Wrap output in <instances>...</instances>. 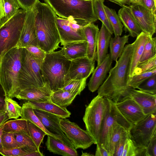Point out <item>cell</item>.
<instances>
[{"mask_svg":"<svg viewBox=\"0 0 156 156\" xmlns=\"http://www.w3.org/2000/svg\"><path fill=\"white\" fill-rule=\"evenodd\" d=\"M104 0H93V8L98 19L100 20L112 35L113 31L105 11Z\"/></svg>","mask_w":156,"mask_h":156,"instance_id":"32","label":"cell"},{"mask_svg":"<svg viewBox=\"0 0 156 156\" xmlns=\"http://www.w3.org/2000/svg\"><path fill=\"white\" fill-rule=\"evenodd\" d=\"M5 91L0 81V112H5L6 96Z\"/></svg>","mask_w":156,"mask_h":156,"instance_id":"51","label":"cell"},{"mask_svg":"<svg viewBox=\"0 0 156 156\" xmlns=\"http://www.w3.org/2000/svg\"><path fill=\"white\" fill-rule=\"evenodd\" d=\"M106 107L105 98L98 95L86 106L83 119L86 130L94 139L96 144L99 141Z\"/></svg>","mask_w":156,"mask_h":156,"instance_id":"9","label":"cell"},{"mask_svg":"<svg viewBox=\"0 0 156 156\" xmlns=\"http://www.w3.org/2000/svg\"><path fill=\"white\" fill-rule=\"evenodd\" d=\"M21 48L17 46L0 58V81L6 95L12 98L20 92L19 76L21 67Z\"/></svg>","mask_w":156,"mask_h":156,"instance_id":"3","label":"cell"},{"mask_svg":"<svg viewBox=\"0 0 156 156\" xmlns=\"http://www.w3.org/2000/svg\"><path fill=\"white\" fill-rule=\"evenodd\" d=\"M142 1L144 7L156 13V0H142Z\"/></svg>","mask_w":156,"mask_h":156,"instance_id":"52","label":"cell"},{"mask_svg":"<svg viewBox=\"0 0 156 156\" xmlns=\"http://www.w3.org/2000/svg\"><path fill=\"white\" fill-rule=\"evenodd\" d=\"M137 89L153 94H156V73L140 84Z\"/></svg>","mask_w":156,"mask_h":156,"instance_id":"44","label":"cell"},{"mask_svg":"<svg viewBox=\"0 0 156 156\" xmlns=\"http://www.w3.org/2000/svg\"><path fill=\"white\" fill-rule=\"evenodd\" d=\"M127 98L134 100L140 107L145 115L156 113V94L129 87L127 90L123 99Z\"/></svg>","mask_w":156,"mask_h":156,"instance_id":"16","label":"cell"},{"mask_svg":"<svg viewBox=\"0 0 156 156\" xmlns=\"http://www.w3.org/2000/svg\"><path fill=\"white\" fill-rule=\"evenodd\" d=\"M28 130L30 136L36 145L37 150L40 151V145L46 133L39 126L27 120Z\"/></svg>","mask_w":156,"mask_h":156,"instance_id":"36","label":"cell"},{"mask_svg":"<svg viewBox=\"0 0 156 156\" xmlns=\"http://www.w3.org/2000/svg\"><path fill=\"white\" fill-rule=\"evenodd\" d=\"M104 8L112 28L115 36H121L123 31V26L115 10L104 5Z\"/></svg>","mask_w":156,"mask_h":156,"instance_id":"33","label":"cell"},{"mask_svg":"<svg viewBox=\"0 0 156 156\" xmlns=\"http://www.w3.org/2000/svg\"><path fill=\"white\" fill-rule=\"evenodd\" d=\"M96 156H109L108 151L104 147L99 144H97Z\"/></svg>","mask_w":156,"mask_h":156,"instance_id":"53","label":"cell"},{"mask_svg":"<svg viewBox=\"0 0 156 156\" xmlns=\"http://www.w3.org/2000/svg\"><path fill=\"white\" fill-rule=\"evenodd\" d=\"M5 110L9 119H17L21 116L22 107L12 98L6 96L5 99Z\"/></svg>","mask_w":156,"mask_h":156,"instance_id":"37","label":"cell"},{"mask_svg":"<svg viewBox=\"0 0 156 156\" xmlns=\"http://www.w3.org/2000/svg\"><path fill=\"white\" fill-rule=\"evenodd\" d=\"M70 62L71 60L64 55L62 49L46 53L41 64V69L45 82L52 92L64 87L65 77Z\"/></svg>","mask_w":156,"mask_h":156,"instance_id":"5","label":"cell"},{"mask_svg":"<svg viewBox=\"0 0 156 156\" xmlns=\"http://www.w3.org/2000/svg\"><path fill=\"white\" fill-rule=\"evenodd\" d=\"M83 31L87 42L86 56L95 61L99 29L94 23H90L83 27Z\"/></svg>","mask_w":156,"mask_h":156,"instance_id":"22","label":"cell"},{"mask_svg":"<svg viewBox=\"0 0 156 156\" xmlns=\"http://www.w3.org/2000/svg\"><path fill=\"white\" fill-rule=\"evenodd\" d=\"M32 9L38 47L46 53L55 51L61 42L55 23L57 15L48 5L39 1Z\"/></svg>","mask_w":156,"mask_h":156,"instance_id":"2","label":"cell"},{"mask_svg":"<svg viewBox=\"0 0 156 156\" xmlns=\"http://www.w3.org/2000/svg\"><path fill=\"white\" fill-rule=\"evenodd\" d=\"M112 35L102 23L99 32L97 46L96 59L97 65H99L104 60L107 54Z\"/></svg>","mask_w":156,"mask_h":156,"instance_id":"24","label":"cell"},{"mask_svg":"<svg viewBox=\"0 0 156 156\" xmlns=\"http://www.w3.org/2000/svg\"><path fill=\"white\" fill-rule=\"evenodd\" d=\"M156 73V69H155L150 71L133 75L129 78L127 85L134 89L137 88L140 84Z\"/></svg>","mask_w":156,"mask_h":156,"instance_id":"40","label":"cell"},{"mask_svg":"<svg viewBox=\"0 0 156 156\" xmlns=\"http://www.w3.org/2000/svg\"><path fill=\"white\" fill-rule=\"evenodd\" d=\"M112 62L110 54H108L104 60L94 69L87 84L88 89L91 92L96 91L103 83Z\"/></svg>","mask_w":156,"mask_h":156,"instance_id":"19","label":"cell"},{"mask_svg":"<svg viewBox=\"0 0 156 156\" xmlns=\"http://www.w3.org/2000/svg\"><path fill=\"white\" fill-rule=\"evenodd\" d=\"M24 48L37 58L43 60L45 57L46 53L38 46L30 45Z\"/></svg>","mask_w":156,"mask_h":156,"instance_id":"47","label":"cell"},{"mask_svg":"<svg viewBox=\"0 0 156 156\" xmlns=\"http://www.w3.org/2000/svg\"><path fill=\"white\" fill-rule=\"evenodd\" d=\"M77 95L75 94L61 89L52 92L51 100L60 107L66 108L72 103Z\"/></svg>","mask_w":156,"mask_h":156,"instance_id":"29","label":"cell"},{"mask_svg":"<svg viewBox=\"0 0 156 156\" xmlns=\"http://www.w3.org/2000/svg\"><path fill=\"white\" fill-rule=\"evenodd\" d=\"M21 117V118L29 120L39 126L46 133L47 135H49L61 141L59 137L49 132L46 129L39 119L35 114L33 108L24 103L22 106Z\"/></svg>","mask_w":156,"mask_h":156,"instance_id":"31","label":"cell"},{"mask_svg":"<svg viewBox=\"0 0 156 156\" xmlns=\"http://www.w3.org/2000/svg\"><path fill=\"white\" fill-rule=\"evenodd\" d=\"M61 48L65 56L70 60L86 56L87 41L68 43Z\"/></svg>","mask_w":156,"mask_h":156,"instance_id":"27","label":"cell"},{"mask_svg":"<svg viewBox=\"0 0 156 156\" xmlns=\"http://www.w3.org/2000/svg\"><path fill=\"white\" fill-rule=\"evenodd\" d=\"M33 109L35 114L48 131L58 136L62 142L74 148L73 144L61 129L60 124L61 118L56 115L44 111Z\"/></svg>","mask_w":156,"mask_h":156,"instance_id":"15","label":"cell"},{"mask_svg":"<svg viewBox=\"0 0 156 156\" xmlns=\"http://www.w3.org/2000/svg\"><path fill=\"white\" fill-rule=\"evenodd\" d=\"M9 119L5 112H0V127Z\"/></svg>","mask_w":156,"mask_h":156,"instance_id":"55","label":"cell"},{"mask_svg":"<svg viewBox=\"0 0 156 156\" xmlns=\"http://www.w3.org/2000/svg\"><path fill=\"white\" fill-rule=\"evenodd\" d=\"M24 104L33 108L41 110L54 114L62 119L70 117L71 114L66 108L60 107L51 101L37 102L28 101Z\"/></svg>","mask_w":156,"mask_h":156,"instance_id":"23","label":"cell"},{"mask_svg":"<svg viewBox=\"0 0 156 156\" xmlns=\"http://www.w3.org/2000/svg\"><path fill=\"white\" fill-rule=\"evenodd\" d=\"M55 23L61 40V44L86 41L83 27L90 24L86 21L73 18L65 19L56 16Z\"/></svg>","mask_w":156,"mask_h":156,"instance_id":"10","label":"cell"},{"mask_svg":"<svg viewBox=\"0 0 156 156\" xmlns=\"http://www.w3.org/2000/svg\"><path fill=\"white\" fill-rule=\"evenodd\" d=\"M60 124L61 129L71 141L75 149H86L95 142L87 130L81 129L76 124L66 118H61Z\"/></svg>","mask_w":156,"mask_h":156,"instance_id":"12","label":"cell"},{"mask_svg":"<svg viewBox=\"0 0 156 156\" xmlns=\"http://www.w3.org/2000/svg\"><path fill=\"white\" fill-rule=\"evenodd\" d=\"M138 147L134 144L130 139H127L122 156H136Z\"/></svg>","mask_w":156,"mask_h":156,"instance_id":"46","label":"cell"},{"mask_svg":"<svg viewBox=\"0 0 156 156\" xmlns=\"http://www.w3.org/2000/svg\"><path fill=\"white\" fill-rule=\"evenodd\" d=\"M3 130L4 132L13 133H23L30 136L27 120L21 118L6 121L3 124Z\"/></svg>","mask_w":156,"mask_h":156,"instance_id":"30","label":"cell"},{"mask_svg":"<svg viewBox=\"0 0 156 156\" xmlns=\"http://www.w3.org/2000/svg\"><path fill=\"white\" fill-rule=\"evenodd\" d=\"M134 42L125 46L121 55L110 69L105 80L98 89V95L115 103L123 99L127 90L129 73Z\"/></svg>","mask_w":156,"mask_h":156,"instance_id":"1","label":"cell"},{"mask_svg":"<svg viewBox=\"0 0 156 156\" xmlns=\"http://www.w3.org/2000/svg\"><path fill=\"white\" fill-rule=\"evenodd\" d=\"M27 14V11L20 8L7 21L0 25V58L17 46Z\"/></svg>","mask_w":156,"mask_h":156,"instance_id":"7","label":"cell"},{"mask_svg":"<svg viewBox=\"0 0 156 156\" xmlns=\"http://www.w3.org/2000/svg\"><path fill=\"white\" fill-rule=\"evenodd\" d=\"M45 143L47 150L51 152L64 156H77V152L75 148H72L49 135Z\"/></svg>","mask_w":156,"mask_h":156,"instance_id":"25","label":"cell"},{"mask_svg":"<svg viewBox=\"0 0 156 156\" xmlns=\"http://www.w3.org/2000/svg\"><path fill=\"white\" fill-rule=\"evenodd\" d=\"M13 134L15 138L21 146L27 147L32 151H38L30 136L23 133Z\"/></svg>","mask_w":156,"mask_h":156,"instance_id":"43","label":"cell"},{"mask_svg":"<svg viewBox=\"0 0 156 156\" xmlns=\"http://www.w3.org/2000/svg\"><path fill=\"white\" fill-rule=\"evenodd\" d=\"M130 139L137 147L146 148L156 133V113L147 115L129 131Z\"/></svg>","mask_w":156,"mask_h":156,"instance_id":"11","label":"cell"},{"mask_svg":"<svg viewBox=\"0 0 156 156\" xmlns=\"http://www.w3.org/2000/svg\"><path fill=\"white\" fill-rule=\"evenodd\" d=\"M128 131L117 122L114 124L109 147V156H113L117 143Z\"/></svg>","mask_w":156,"mask_h":156,"instance_id":"34","label":"cell"},{"mask_svg":"<svg viewBox=\"0 0 156 156\" xmlns=\"http://www.w3.org/2000/svg\"><path fill=\"white\" fill-rule=\"evenodd\" d=\"M30 45L38 46L34 14L32 8L27 11L25 22L17 47L23 48Z\"/></svg>","mask_w":156,"mask_h":156,"instance_id":"17","label":"cell"},{"mask_svg":"<svg viewBox=\"0 0 156 156\" xmlns=\"http://www.w3.org/2000/svg\"><path fill=\"white\" fill-rule=\"evenodd\" d=\"M43 0L61 18H73L90 23L98 20L94 10L93 0Z\"/></svg>","mask_w":156,"mask_h":156,"instance_id":"4","label":"cell"},{"mask_svg":"<svg viewBox=\"0 0 156 156\" xmlns=\"http://www.w3.org/2000/svg\"><path fill=\"white\" fill-rule=\"evenodd\" d=\"M87 79L71 80L62 89L77 95H80L86 86Z\"/></svg>","mask_w":156,"mask_h":156,"instance_id":"42","label":"cell"},{"mask_svg":"<svg viewBox=\"0 0 156 156\" xmlns=\"http://www.w3.org/2000/svg\"><path fill=\"white\" fill-rule=\"evenodd\" d=\"M5 16L3 0H0V20Z\"/></svg>","mask_w":156,"mask_h":156,"instance_id":"56","label":"cell"},{"mask_svg":"<svg viewBox=\"0 0 156 156\" xmlns=\"http://www.w3.org/2000/svg\"><path fill=\"white\" fill-rule=\"evenodd\" d=\"M109 1L117 4L119 6L122 7L127 5H131L129 0H108Z\"/></svg>","mask_w":156,"mask_h":156,"instance_id":"54","label":"cell"},{"mask_svg":"<svg viewBox=\"0 0 156 156\" xmlns=\"http://www.w3.org/2000/svg\"><path fill=\"white\" fill-rule=\"evenodd\" d=\"M118 15L126 32L133 37L137 36L142 32L129 6H122L119 10Z\"/></svg>","mask_w":156,"mask_h":156,"instance_id":"21","label":"cell"},{"mask_svg":"<svg viewBox=\"0 0 156 156\" xmlns=\"http://www.w3.org/2000/svg\"><path fill=\"white\" fill-rule=\"evenodd\" d=\"M5 16L0 20V25L4 23L20 8L17 0H3Z\"/></svg>","mask_w":156,"mask_h":156,"instance_id":"38","label":"cell"},{"mask_svg":"<svg viewBox=\"0 0 156 156\" xmlns=\"http://www.w3.org/2000/svg\"><path fill=\"white\" fill-rule=\"evenodd\" d=\"M94 155L93 154L87 152H83V151H82V154L81 155V156H92Z\"/></svg>","mask_w":156,"mask_h":156,"instance_id":"59","label":"cell"},{"mask_svg":"<svg viewBox=\"0 0 156 156\" xmlns=\"http://www.w3.org/2000/svg\"><path fill=\"white\" fill-rule=\"evenodd\" d=\"M0 154L4 156H43L40 151H32L28 148L21 147L9 149L2 148Z\"/></svg>","mask_w":156,"mask_h":156,"instance_id":"35","label":"cell"},{"mask_svg":"<svg viewBox=\"0 0 156 156\" xmlns=\"http://www.w3.org/2000/svg\"><path fill=\"white\" fill-rule=\"evenodd\" d=\"M150 35L146 42L143 54L139 62H141L156 55V38Z\"/></svg>","mask_w":156,"mask_h":156,"instance_id":"39","label":"cell"},{"mask_svg":"<svg viewBox=\"0 0 156 156\" xmlns=\"http://www.w3.org/2000/svg\"><path fill=\"white\" fill-rule=\"evenodd\" d=\"M149 35L142 31L136 37L134 42V47L133 51L130 65L129 73V78L132 76L136 66L139 62L143 54L144 46Z\"/></svg>","mask_w":156,"mask_h":156,"instance_id":"26","label":"cell"},{"mask_svg":"<svg viewBox=\"0 0 156 156\" xmlns=\"http://www.w3.org/2000/svg\"><path fill=\"white\" fill-rule=\"evenodd\" d=\"M52 92L49 85L47 83L43 87L27 88L23 90L15 98L19 100L37 102L51 101V96Z\"/></svg>","mask_w":156,"mask_h":156,"instance_id":"20","label":"cell"},{"mask_svg":"<svg viewBox=\"0 0 156 156\" xmlns=\"http://www.w3.org/2000/svg\"><path fill=\"white\" fill-rule=\"evenodd\" d=\"M43 61L35 58L25 48H21L19 76L20 92L26 88L40 87L46 84L41 69Z\"/></svg>","mask_w":156,"mask_h":156,"instance_id":"6","label":"cell"},{"mask_svg":"<svg viewBox=\"0 0 156 156\" xmlns=\"http://www.w3.org/2000/svg\"><path fill=\"white\" fill-rule=\"evenodd\" d=\"M94 66L95 61L86 56L71 60L69 70L65 77L64 86L72 80L87 79L92 73Z\"/></svg>","mask_w":156,"mask_h":156,"instance_id":"13","label":"cell"},{"mask_svg":"<svg viewBox=\"0 0 156 156\" xmlns=\"http://www.w3.org/2000/svg\"><path fill=\"white\" fill-rule=\"evenodd\" d=\"M131 4L133 5H139L143 6L142 0H129Z\"/></svg>","mask_w":156,"mask_h":156,"instance_id":"57","label":"cell"},{"mask_svg":"<svg viewBox=\"0 0 156 156\" xmlns=\"http://www.w3.org/2000/svg\"><path fill=\"white\" fill-rule=\"evenodd\" d=\"M20 8L27 11L31 9L39 0H17Z\"/></svg>","mask_w":156,"mask_h":156,"instance_id":"50","label":"cell"},{"mask_svg":"<svg viewBox=\"0 0 156 156\" xmlns=\"http://www.w3.org/2000/svg\"><path fill=\"white\" fill-rule=\"evenodd\" d=\"M3 124L0 127V150L3 148V146L2 144V136L3 132Z\"/></svg>","mask_w":156,"mask_h":156,"instance_id":"58","label":"cell"},{"mask_svg":"<svg viewBox=\"0 0 156 156\" xmlns=\"http://www.w3.org/2000/svg\"><path fill=\"white\" fill-rule=\"evenodd\" d=\"M129 7L142 31L152 36L156 32V13L141 5Z\"/></svg>","mask_w":156,"mask_h":156,"instance_id":"14","label":"cell"},{"mask_svg":"<svg viewBox=\"0 0 156 156\" xmlns=\"http://www.w3.org/2000/svg\"><path fill=\"white\" fill-rule=\"evenodd\" d=\"M130 138L128 131L120 139L116 146L113 156H122L127 139Z\"/></svg>","mask_w":156,"mask_h":156,"instance_id":"48","label":"cell"},{"mask_svg":"<svg viewBox=\"0 0 156 156\" xmlns=\"http://www.w3.org/2000/svg\"><path fill=\"white\" fill-rule=\"evenodd\" d=\"M115 103L123 116L133 125L146 116L138 105L130 98H126Z\"/></svg>","mask_w":156,"mask_h":156,"instance_id":"18","label":"cell"},{"mask_svg":"<svg viewBox=\"0 0 156 156\" xmlns=\"http://www.w3.org/2000/svg\"><path fill=\"white\" fill-rule=\"evenodd\" d=\"M129 35H125L111 38L110 41V56L111 59L116 61L121 55L125 44L128 42Z\"/></svg>","mask_w":156,"mask_h":156,"instance_id":"28","label":"cell"},{"mask_svg":"<svg viewBox=\"0 0 156 156\" xmlns=\"http://www.w3.org/2000/svg\"><path fill=\"white\" fill-rule=\"evenodd\" d=\"M105 98L106 107L101 126L99 141L98 144L104 147L108 152L109 144L114 124L117 122L128 131L130 130L133 125L123 116L115 103L108 98Z\"/></svg>","mask_w":156,"mask_h":156,"instance_id":"8","label":"cell"},{"mask_svg":"<svg viewBox=\"0 0 156 156\" xmlns=\"http://www.w3.org/2000/svg\"><path fill=\"white\" fill-rule=\"evenodd\" d=\"M155 69H156V55L138 62L134 69L132 76L150 71Z\"/></svg>","mask_w":156,"mask_h":156,"instance_id":"41","label":"cell"},{"mask_svg":"<svg viewBox=\"0 0 156 156\" xmlns=\"http://www.w3.org/2000/svg\"><path fill=\"white\" fill-rule=\"evenodd\" d=\"M2 140L3 149H9L22 147L15 138L13 133L3 132Z\"/></svg>","mask_w":156,"mask_h":156,"instance_id":"45","label":"cell"},{"mask_svg":"<svg viewBox=\"0 0 156 156\" xmlns=\"http://www.w3.org/2000/svg\"><path fill=\"white\" fill-rule=\"evenodd\" d=\"M146 149L148 156H156V133L152 137Z\"/></svg>","mask_w":156,"mask_h":156,"instance_id":"49","label":"cell"}]
</instances>
